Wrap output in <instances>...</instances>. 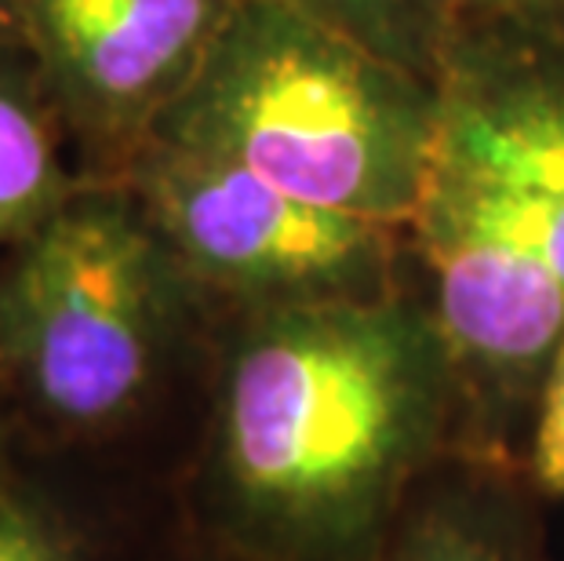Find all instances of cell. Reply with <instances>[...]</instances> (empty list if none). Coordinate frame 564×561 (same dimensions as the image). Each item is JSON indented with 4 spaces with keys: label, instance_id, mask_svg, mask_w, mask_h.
I'll use <instances>...</instances> for the list:
<instances>
[{
    "label": "cell",
    "instance_id": "obj_2",
    "mask_svg": "<svg viewBox=\"0 0 564 561\" xmlns=\"http://www.w3.org/2000/svg\"><path fill=\"white\" fill-rule=\"evenodd\" d=\"M466 412L535 401L564 343V52L459 33L441 136L408 226Z\"/></svg>",
    "mask_w": 564,
    "mask_h": 561
},
{
    "label": "cell",
    "instance_id": "obj_1",
    "mask_svg": "<svg viewBox=\"0 0 564 561\" xmlns=\"http://www.w3.org/2000/svg\"><path fill=\"white\" fill-rule=\"evenodd\" d=\"M194 504L230 561H368L466 412L423 295L223 314Z\"/></svg>",
    "mask_w": 564,
    "mask_h": 561
},
{
    "label": "cell",
    "instance_id": "obj_14",
    "mask_svg": "<svg viewBox=\"0 0 564 561\" xmlns=\"http://www.w3.org/2000/svg\"><path fill=\"white\" fill-rule=\"evenodd\" d=\"M15 452H22V438H19L15 420H11V412H8L4 393H0V463L11 460Z\"/></svg>",
    "mask_w": 564,
    "mask_h": 561
},
{
    "label": "cell",
    "instance_id": "obj_9",
    "mask_svg": "<svg viewBox=\"0 0 564 561\" xmlns=\"http://www.w3.org/2000/svg\"><path fill=\"white\" fill-rule=\"evenodd\" d=\"M368 561H532V554L499 504L452 488L408 507Z\"/></svg>",
    "mask_w": 564,
    "mask_h": 561
},
{
    "label": "cell",
    "instance_id": "obj_4",
    "mask_svg": "<svg viewBox=\"0 0 564 561\" xmlns=\"http://www.w3.org/2000/svg\"><path fill=\"white\" fill-rule=\"evenodd\" d=\"M437 136V85L284 0H241L150 139L212 153L299 201L408 234Z\"/></svg>",
    "mask_w": 564,
    "mask_h": 561
},
{
    "label": "cell",
    "instance_id": "obj_3",
    "mask_svg": "<svg viewBox=\"0 0 564 561\" xmlns=\"http://www.w3.org/2000/svg\"><path fill=\"white\" fill-rule=\"evenodd\" d=\"M215 310L113 175H80L0 256V393L22 449L52 456L142 420Z\"/></svg>",
    "mask_w": 564,
    "mask_h": 561
},
{
    "label": "cell",
    "instance_id": "obj_12",
    "mask_svg": "<svg viewBox=\"0 0 564 561\" xmlns=\"http://www.w3.org/2000/svg\"><path fill=\"white\" fill-rule=\"evenodd\" d=\"M532 404V474L550 496L564 499V343L539 379Z\"/></svg>",
    "mask_w": 564,
    "mask_h": 561
},
{
    "label": "cell",
    "instance_id": "obj_5",
    "mask_svg": "<svg viewBox=\"0 0 564 561\" xmlns=\"http://www.w3.org/2000/svg\"><path fill=\"white\" fill-rule=\"evenodd\" d=\"M113 179L142 201L215 321L398 292L404 230L299 201L241 164L150 139Z\"/></svg>",
    "mask_w": 564,
    "mask_h": 561
},
{
    "label": "cell",
    "instance_id": "obj_11",
    "mask_svg": "<svg viewBox=\"0 0 564 561\" xmlns=\"http://www.w3.org/2000/svg\"><path fill=\"white\" fill-rule=\"evenodd\" d=\"M459 33H491L564 52V0H455Z\"/></svg>",
    "mask_w": 564,
    "mask_h": 561
},
{
    "label": "cell",
    "instance_id": "obj_8",
    "mask_svg": "<svg viewBox=\"0 0 564 561\" xmlns=\"http://www.w3.org/2000/svg\"><path fill=\"white\" fill-rule=\"evenodd\" d=\"M365 52L441 88L459 37L455 0H284Z\"/></svg>",
    "mask_w": 564,
    "mask_h": 561
},
{
    "label": "cell",
    "instance_id": "obj_15",
    "mask_svg": "<svg viewBox=\"0 0 564 561\" xmlns=\"http://www.w3.org/2000/svg\"><path fill=\"white\" fill-rule=\"evenodd\" d=\"M212 561H230V558H223V554H212Z\"/></svg>",
    "mask_w": 564,
    "mask_h": 561
},
{
    "label": "cell",
    "instance_id": "obj_10",
    "mask_svg": "<svg viewBox=\"0 0 564 561\" xmlns=\"http://www.w3.org/2000/svg\"><path fill=\"white\" fill-rule=\"evenodd\" d=\"M37 460L22 449L0 463V561H99L88 521Z\"/></svg>",
    "mask_w": 564,
    "mask_h": 561
},
{
    "label": "cell",
    "instance_id": "obj_7",
    "mask_svg": "<svg viewBox=\"0 0 564 561\" xmlns=\"http://www.w3.org/2000/svg\"><path fill=\"white\" fill-rule=\"evenodd\" d=\"M66 128L26 47H0V256L74 194Z\"/></svg>",
    "mask_w": 564,
    "mask_h": 561
},
{
    "label": "cell",
    "instance_id": "obj_13",
    "mask_svg": "<svg viewBox=\"0 0 564 561\" xmlns=\"http://www.w3.org/2000/svg\"><path fill=\"white\" fill-rule=\"evenodd\" d=\"M0 47H26V33H22L15 0H0Z\"/></svg>",
    "mask_w": 564,
    "mask_h": 561
},
{
    "label": "cell",
    "instance_id": "obj_6",
    "mask_svg": "<svg viewBox=\"0 0 564 561\" xmlns=\"http://www.w3.org/2000/svg\"><path fill=\"white\" fill-rule=\"evenodd\" d=\"M66 139L117 175L208 63L241 0H15Z\"/></svg>",
    "mask_w": 564,
    "mask_h": 561
}]
</instances>
